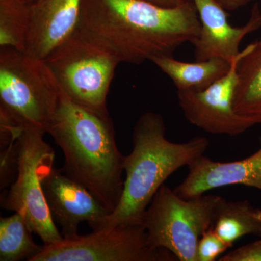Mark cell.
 <instances>
[{
	"mask_svg": "<svg viewBox=\"0 0 261 261\" xmlns=\"http://www.w3.org/2000/svg\"><path fill=\"white\" fill-rule=\"evenodd\" d=\"M145 1L149 2L160 6L166 7V8H172V7L183 4L189 0H145Z\"/></svg>",
	"mask_w": 261,
	"mask_h": 261,
	"instance_id": "cell-22",
	"label": "cell"
},
{
	"mask_svg": "<svg viewBox=\"0 0 261 261\" xmlns=\"http://www.w3.org/2000/svg\"><path fill=\"white\" fill-rule=\"evenodd\" d=\"M238 76L234 111L254 125L261 124V38L250 44L240 60Z\"/></svg>",
	"mask_w": 261,
	"mask_h": 261,
	"instance_id": "cell-14",
	"label": "cell"
},
{
	"mask_svg": "<svg viewBox=\"0 0 261 261\" xmlns=\"http://www.w3.org/2000/svg\"><path fill=\"white\" fill-rule=\"evenodd\" d=\"M82 0H35L30 5L25 53L44 60L78 25Z\"/></svg>",
	"mask_w": 261,
	"mask_h": 261,
	"instance_id": "cell-13",
	"label": "cell"
},
{
	"mask_svg": "<svg viewBox=\"0 0 261 261\" xmlns=\"http://www.w3.org/2000/svg\"><path fill=\"white\" fill-rule=\"evenodd\" d=\"M219 261H261V240L225 254Z\"/></svg>",
	"mask_w": 261,
	"mask_h": 261,
	"instance_id": "cell-20",
	"label": "cell"
},
{
	"mask_svg": "<svg viewBox=\"0 0 261 261\" xmlns=\"http://www.w3.org/2000/svg\"><path fill=\"white\" fill-rule=\"evenodd\" d=\"M166 249L154 247L142 224H120L88 234L63 238L44 245L31 261H174Z\"/></svg>",
	"mask_w": 261,
	"mask_h": 261,
	"instance_id": "cell-8",
	"label": "cell"
},
{
	"mask_svg": "<svg viewBox=\"0 0 261 261\" xmlns=\"http://www.w3.org/2000/svg\"><path fill=\"white\" fill-rule=\"evenodd\" d=\"M226 11H233L257 0H216Z\"/></svg>",
	"mask_w": 261,
	"mask_h": 261,
	"instance_id": "cell-21",
	"label": "cell"
},
{
	"mask_svg": "<svg viewBox=\"0 0 261 261\" xmlns=\"http://www.w3.org/2000/svg\"><path fill=\"white\" fill-rule=\"evenodd\" d=\"M30 23V5L0 0V47L25 51Z\"/></svg>",
	"mask_w": 261,
	"mask_h": 261,
	"instance_id": "cell-18",
	"label": "cell"
},
{
	"mask_svg": "<svg viewBox=\"0 0 261 261\" xmlns=\"http://www.w3.org/2000/svg\"><path fill=\"white\" fill-rule=\"evenodd\" d=\"M19 1L22 2V3H25V4L32 5L35 0H19Z\"/></svg>",
	"mask_w": 261,
	"mask_h": 261,
	"instance_id": "cell-23",
	"label": "cell"
},
{
	"mask_svg": "<svg viewBox=\"0 0 261 261\" xmlns=\"http://www.w3.org/2000/svg\"><path fill=\"white\" fill-rule=\"evenodd\" d=\"M259 142L256 152L240 161L219 162L202 155L188 166L186 178L175 192L189 199L228 185H244L261 191V136Z\"/></svg>",
	"mask_w": 261,
	"mask_h": 261,
	"instance_id": "cell-12",
	"label": "cell"
},
{
	"mask_svg": "<svg viewBox=\"0 0 261 261\" xmlns=\"http://www.w3.org/2000/svg\"><path fill=\"white\" fill-rule=\"evenodd\" d=\"M77 29L121 63L140 65L193 42L200 22L192 0L172 8L145 0H82Z\"/></svg>",
	"mask_w": 261,
	"mask_h": 261,
	"instance_id": "cell-1",
	"label": "cell"
},
{
	"mask_svg": "<svg viewBox=\"0 0 261 261\" xmlns=\"http://www.w3.org/2000/svg\"><path fill=\"white\" fill-rule=\"evenodd\" d=\"M67 95L77 104L107 114V98L121 62L103 44L76 28L44 60Z\"/></svg>",
	"mask_w": 261,
	"mask_h": 261,
	"instance_id": "cell-4",
	"label": "cell"
},
{
	"mask_svg": "<svg viewBox=\"0 0 261 261\" xmlns=\"http://www.w3.org/2000/svg\"><path fill=\"white\" fill-rule=\"evenodd\" d=\"M233 246L215 232L213 228L201 237L197 245V261H214Z\"/></svg>",
	"mask_w": 261,
	"mask_h": 261,
	"instance_id": "cell-19",
	"label": "cell"
},
{
	"mask_svg": "<svg viewBox=\"0 0 261 261\" xmlns=\"http://www.w3.org/2000/svg\"><path fill=\"white\" fill-rule=\"evenodd\" d=\"M32 230L23 215L15 213L0 219V260L18 261L33 257L43 247L34 241Z\"/></svg>",
	"mask_w": 261,
	"mask_h": 261,
	"instance_id": "cell-17",
	"label": "cell"
},
{
	"mask_svg": "<svg viewBox=\"0 0 261 261\" xmlns=\"http://www.w3.org/2000/svg\"><path fill=\"white\" fill-rule=\"evenodd\" d=\"M163 116L146 112L139 118L132 134L133 149L125 156L126 178L116 208L97 228L120 224H141L142 216L163 183L183 166H191L204 155L209 141L197 136L176 143L166 137Z\"/></svg>",
	"mask_w": 261,
	"mask_h": 261,
	"instance_id": "cell-3",
	"label": "cell"
},
{
	"mask_svg": "<svg viewBox=\"0 0 261 261\" xmlns=\"http://www.w3.org/2000/svg\"><path fill=\"white\" fill-rule=\"evenodd\" d=\"M59 92L44 60L13 48L0 49V113L22 128L46 132Z\"/></svg>",
	"mask_w": 261,
	"mask_h": 261,
	"instance_id": "cell-6",
	"label": "cell"
},
{
	"mask_svg": "<svg viewBox=\"0 0 261 261\" xmlns=\"http://www.w3.org/2000/svg\"><path fill=\"white\" fill-rule=\"evenodd\" d=\"M152 62L169 77L177 90L205 89L222 78L231 67V63L221 58L187 63L173 56H165Z\"/></svg>",
	"mask_w": 261,
	"mask_h": 261,
	"instance_id": "cell-15",
	"label": "cell"
},
{
	"mask_svg": "<svg viewBox=\"0 0 261 261\" xmlns=\"http://www.w3.org/2000/svg\"><path fill=\"white\" fill-rule=\"evenodd\" d=\"M46 133L64 154L62 171L83 185L112 213L123 192L125 155L117 146L109 113L96 112L77 104L60 87Z\"/></svg>",
	"mask_w": 261,
	"mask_h": 261,
	"instance_id": "cell-2",
	"label": "cell"
},
{
	"mask_svg": "<svg viewBox=\"0 0 261 261\" xmlns=\"http://www.w3.org/2000/svg\"><path fill=\"white\" fill-rule=\"evenodd\" d=\"M222 197L204 195L185 199L163 185L156 192L141 224L154 247L166 249L178 260L197 261L202 235L213 227Z\"/></svg>",
	"mask_w": 261,
	"mask_h": 261,
	"instance_id": "cell-5",
	"label": "cell"
},
{
	"mask_svg": "<svg viewBox=\"0 0 261 261\" xmlns=\"http://www.w3.org/2000/svg\"><path fill=\"white\" fill-rule=\"evenodd\" d=\"M249 48L250 44L231 62L228 73L209 87L177 90L178 104L187 121L208 133L231 137L242 135L255 126L233 108L238 64Z\"/></svg>",
	"mask_w": 261,
	"mask_h": 261,
	"instance_id": "cell-9",
	"label": "cell"
},
{
	"mask_svg": "<svg viewBox=\"0 0 261 261\" xmlns=\"http://www.w3.org/2000/svg\"><path fill=\"white\" fill-rule=\"evenodd\" d=\"M200 22L198 37L192 43L197 61L221 58L228 63L241 53L244 38L261 28V10L253 5L248 21L243 27L229 23L226 10L216 0H192Z\"/></svg>",
	"mask_w": 261,
	"mask_h": 261,
	"instance_id": "cell-11",
	"label": "cell"
},
{
	"mask_svg": "<svg viewBox=\"0 0 261 261\" xmlns=\"http://www.w3.org/2000/svg\"><path fill=\"white\" fill-rule=\"evenodd\" d=\"M46 132L37 127H24L17 141V173L15 181L1 198L5 210L23 215L33 232L44 245L63 240L47 207L42 180L53 168L54 149L44 140Z\"/></svg>",
	"mask_w": 261,
	"mask_h": 261,
	"instance_id": "cell-7",
	"label": "cell"
},
{
	"mask_svg": "<svg viewBox=\"0 0 261 261\" xmlns=\"http://www.w3.org/2000/svg\"><path fill=\"white\" fill-rule=\"evenodd\" d=\"M42 187L51 218L61 226L63 238L78 234L84 221L95 229L110 214L88 190L61 169L49 170L43 178Z\"/></svg>",
	"mask_w": 261,
	"mask_h": 261,
	"instance_id": "cell-10",
	"label": "cell"
},
{
	"mask_svg": "<svg viewBox=\"0 0 261 261\" xmlns=\"http://www.w3.org/2000/svg\"><path fill=\"white\" fill-rule=\"evenodd\" d=\"M212 228L220 238L231 245L248 235L261 238V209L247 200L224 198L218 207Z\"/></svg>",
	"mask_w": 261,
	"mask_h": 261,
	"instance_id": "cell-16",
	"label": "cell"
}]
</instances>
